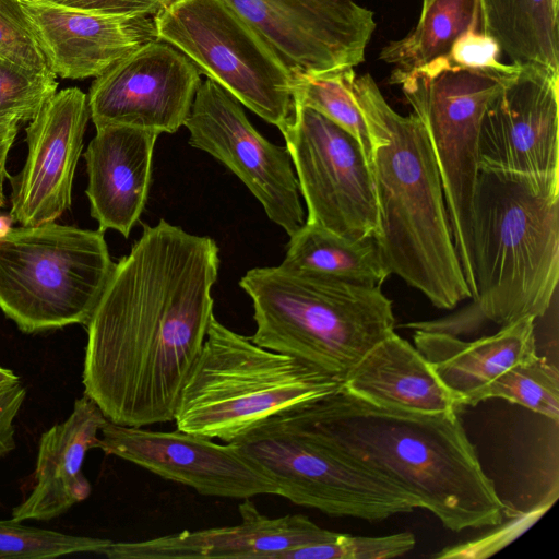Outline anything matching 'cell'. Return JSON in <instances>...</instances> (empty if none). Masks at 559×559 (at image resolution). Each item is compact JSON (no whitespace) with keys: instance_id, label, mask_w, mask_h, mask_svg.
Instances as JSON below:
<instances>
[{"instance_id":"obj_1","label":"cell","mask_w":559,"mask_h":559,"mask_svg":"<svg viewBox=\"0 0 559 559\" xmlns=\"http://www.w3.org/2000/svg\"><path fill=\"white\" fill-rule=\"evenodd\" d=\"M218 247L160 219L115 264L86 326L82 383L109 421L174 420L213 314Z\"/></svg>"},{"instance_id":"obj_2","label":"cell","mask_w":559,"mask_h":559,"mask_svg":"<svg viewBox=\"0 0 559 559\" xmlns=\"http://www.w3.org/2000/svg\"><path fill=\"white\" fill-rule=\"evenodd\" d=\"M285 425L388 478L453 532L498 526L503 503L457 412L374 405L342 388L277 416Z\"/></svg>"},{"instance_id":"obj_3","label":"cell","mask_w":559,"mask_h":559,"mask_svg":"<svg viewBox=\"0 0 559 559\" xmlns=\"http://www.w3.org/2000/svg\"><path fill=\"white\" fill-rule=\"evenodd\" d=\"M353 92L370 143L369 166L379 214L374 240L391 274L437 308L472 298L448 219L439 169L427 132L414 114L402 116L369 73Z\"/></svg>"},{"instance_id":"obj_4","label":"cell","mask_w":559,"mask_h":559,"mask_svg":"<svg viewBox=\"0 0 559 559\" xmlns=\"http://www.w3.org/2000/svg\"><path fill=\"white\" fill-rule=\"evenodd\" d=\"M471 251L476 295L463 310L405 324L455 336L485 322L504 326L542 318L557 297L559 192L479 169L472 202Z\"/></svg>"},{"instance_id":"obj_5","label":"cell","mask_w":559,"mask_h":559,"mask_svg":"<svg viewBox=\"0 0 559 559\" xmlns=\"http://www.w3.org/2000/svg\"><path fill=\"white\" fill-rule=\"evenodd\" d=\"M253 305L250 340L343 382L395 328L392 300L365 286L283 265L249 270L239 281Z\"/></svg>"},{"instance_id":"obj_6","label":"cell","mask_w":559,"mask_h":559,"mask_svg":"<svg viewBox=\"0 0 559 559\" xmlns=\"http://www.w3.org/2000/svg\"><path fill=\"white\" fill-rule=\"evenodd\" d=\"M341 384L309 364L257 345L213 317L174 420L178 430L230 442Z\"/></svg>"},{"instance_id":"obj_7","label":"cell","mask_w":559,"mask_h":559,"mask_svg":"<svg viewBox=\"0 0 559 559\" xmlns=\"http://www.w3.org/2000/svg\"><path fill=\"white\" fill-rule=\"evenodd\" d=\"M115 264L99 229L20 225L0 238V310L27 334L86 325Z\"/></svg>"},{"instance_id":"obj_8","label":"cell","mask_w":559,"mask_h":559,"mask_svg":"<svg viewBox=\"0 0 559 559\" xmlns=\"http://www.w3.org/2000/svg\"><path fill=\"white\" fill-rule=\"evenodd\" d=\"M519 69H451L431 74L393 69L389 81L400 85L425 127L441 178L454 247L472 299L476 295L471 219L479 174V130L487 106Z\"/></svg>"},{"instance_id":"obj_9","label":"cell","mask_w":559,"mask_h":559,"mask_svg":"<svg viewBox=\"0 0 559 559\" xmlns=\"http://www.w3.org/2000/svg\"><path fill=\"white\" fill-rule=\"evenodd\" d=\"M158 39L201 74L283 129L294 102L292 73L265 39L225 0H174L154 16Z\"/></svg>"},{"instance_id":"obj_10","label":"cell","mask_w":559,"mask_h":559,"mask_svg":"<svg viewBox=\"0 0 559 559\" xmlns=\"http://www.w3.org/2000/svg\"><path fill=\"white\" fill-rule=\"evenodd\" d=\"M295 504L332 516L379 521L412 512L408 493L356 461L266 419L230 441Z\"/></svg>"},{"instance_id":"obj_11","label":"cell","mask_w":559,"mask_h":559,"mask_svg":"<svg viewBox=\"0 0 559 559\" xmlns=\"http://www.w3.org/2000/svg\"><path fill=\"white\" fill-rule=\"evenodd\" d=\"M281 132L307 205L306 223L353 239L374 238L378 204L369 160L358 141L297 103Z\"/></svg>"},{"instance_id":"obj_12","label":"cell","mask_w":559,"mask_h":559,"mask_svg":"<svg viewBox=\"0 0 559 559\" xmlns=\"http://www.w3.org/2000/svg\"><path fill=\"white\" fill-rule=\"evenodd\" d=\"M559 72L523 66L487 106L479 130V169L559 192Z\"/></svg>"},{"instance_id":"obj_13","label":"cell","mask_w":559,"mask_h":559,"mask_svg":"<svg viewBox=\"0 0 559 559\" xmlns=\"http://www.w3.org/2000/svg\"><path fill=\"white\" fill-rule=\"evenodd\" d=\"M185 127L190 133L189 144L234 173L289 237L305 224L287 148L263 138L235 96L206 79L195 93Z\"/></svg>"},{"instance_id":"obj_14","label":"cell","mask_w":559,"mask_h":559,"mask_svg":"<svg viewBox=\"0 0 559 559\" xmlns=\"http://www.w3.org/2000/svg\"><path fill=\"white\" fill-rule=\"evenodd\" d=\"M274 49L292 78L365 61L374 14L355 0H225Z\"/></svg>"},{"instance_id":"obj_15","label":"cell","mask_w":559,"mask_h":559,"mask_svg":"<svg viewBox=\"0 0 559 559\" xmlns=\"http://www.w3.org/2000/svg\"><path fill=\"white\" fill-rule=\"evenodd\" d=\"M201 83L186 55L156 39L95 78L87 95L90 117L95 128L124 124L174 133L185 126Z\"/></svg>"},{"instance_id":"obj_16","label":"cell","mask_w":559,"mask_h":559,"mask_svg":"<svg viewBox=\"0 0 559 559\" xmlns=\"http://www.w3.org/2000/svg\"><path fill=\"white\" fill-rule=\"evenodd\" d=\"M96 448L201 495L249 499L277 487L231 442L217 444L181 430L154 431L107 420Z\"/></svg>"},{"instance_id":"obj_17","label":"cell","mask_w":559,"mask_h":559,"mask_svg":"<svg viewBox=\"0 0 559 559\" xmlns=\"http://www.w3.org/2000/svg\"><path fill=\"white\" fill-rule=\"evenodd\" d=\"M90 118L87 95L69 87L57 92L29 121L25 164L16 175H8L14 222L21 226L55 222L71 206Z\"/></svg>"},{"instance_id":"obj_18","label":"cell","mask_w":559,"mask_h":559,"mask_svg":"<svg viewBox=\"0 0 559 559\" xmlns=\"http://www.w3.org/2000/svg\"><path fill=\"white\" fill-rule=\"evenodd\" d=\"M21 5L48 67L63 79L96 78L158 39L152 16L94 13L49 0Z\"/></svg>"},{"instance_id":"obj_19","label":"cell","mask_w":559,"mask_h":559,"mask_svg":"<svg viewBox=\"0 0 559 559\" xmlns=\"http://www.w3.org/2000/svg\"><path fill=\"white\" fill-rule=\"evenodd\" d=\"M233 526L182 531L142 542H111L100 551L110 559H278L287 550L326 543L340 533L320 527L302 514L269 518L254 503L239 504Z\"/></svg>"},{"instance_id":"obj_20","label":"cell","mask_w":559,"mask_h":559,"mask_svg":"<svg viewBox=\"0 0 559 559\" xmlns=\"http://www.w3.org/2000/svg\"><path fill=\"white\" fill-rule=\"evenodd\" d=\"M154 130L107 124L96 128L84 159L86 195L98 229H115L128 238L142 214L152 177Z\"/></svg>"},{"instance_id":"obj_21","label":"cell","mask_w":559,"mask_h":559,"mask_svg":"<svg viewBox=\"0 0 559 559\" xmlns=\"http://www.w3.org/2000/svg\"><path fill=\"white\" fill-rule=\"evenodd\" d=\"M107 418L88 396L75 400L69 417L45 431L38 443L34 486L12 510V519L49 521L84 501L91 485L82 472L85 455L96 448Z\"/></svg>"},{"instance_id":"obj_22","label":"cell","mask_w":559,"mask_h":559,"mask_svg":"<svg viewBox=\"0 0 559 559\" xmlns=\"http://www.w3.org/2000/svg\"><path fill=\"white\" fill-rule=\"evenodd\" d=\"M342 388L374 405L413 413L457 412L462 406L428 359L395 332L354 366Z\"/></svg>"},{"instance_id":"obj_23","label":"cell","mask_w":559,"mask_h":559,"mask_svg":"<svg viewBox=\"0 0 559 559\" xmlns=\"http://www.w3.org/2000/svg\"><path fill=\"white\" fill-rule=\"evenodd\" d=\"M414 346L444 384L465 401L509 368L537 356L535 319L501 326L492 335L466 342L447 332L414 330Z\"/></svg>"},{"instance_id":"obj_24","label":"cell","mask_w":559,"mask_h":559,"mask_svg":"<svg viewBox=\"0 0 559 559\" xmlns=\"http://www.w3.org/2000/svg\"><path fill=\"white\" fill-rule=\"evenodd\" d=\"M481 31L519 67L559 72V5L552 0H479Z\"/></svg>"},{"instance_id":"obj_25","label":"cell","mask_w":559,"mask_h":559,"mask_svg":"<svg viewBox=\"0 0 559 559\" xmlns=\"http://www.w3.org/2000/svg\"><path fill=\"white\" fill-rule=\"evenodd\" d=\"M281 265L365 286H382L391 275L373 237L353 239L306 222Z\"/></svg>"},{"instance_id":"obj_26","label":"cell","mask_w":559,"mask_h":559,"mask_svg":"<svg viewBox=\"0 0 559 559\" xmlns=\"http://www.w3.org/2000/svg\"><path fill=\"white\" fill-rule=\"evenodd\" d=\"M473 27L481 28L479 0H423L417 24L385 45L379 59L396 70H416L445 56Z\"/></svg>"},{"instance_id":"obj_27","label":"cell","mask_w":559,"mask_h":559,"mask_svg":"<svg viewBox=\"0 0 559 559\" xmlns=\"http://www.w3.org/2000/svg\"><path fill=\"white\" fill-rule=\"evenodd\" d=\"M354 69L293 76V102L310 107L352 134L368 160L371 143L364 115L353 92Z\"/></svg>"},{"instance_id":"obj_28","label":"cell","mask_w":559,"mask_h":559,"mask_svg":"<svg viewBox=\"0 0 559 559\" xmlns=\"http://www.w3.org/2000/svg\"><path fill=\"white\" fill-rule=\"evenodd\" d=\"M489 399H503L555 421L559 417V374L555 365L538 355L520 362L474 393L464 406Z\"/></svg>"},{"instance_id":"obj_29","label":"cell","mask_w":559,"mask_h":559,"mask_svg":"<svg viewBox=\"0 0 559 559\" xmlns=\"http://www.w3.org/2000/svg\"><path fill=\"white\" fill-rule=\"evenodd\" d=\"M111 540L66 534L26 526L22 522L0 520V559L57 558L78 552H96Z\"/></svg>"},{"instance_id":"obj_30","label":"cell","mask_w":559,"mask_h":559,"mask_svg":"<svg viewBox=\"0 0 559 559\" xmlns=\"http://www.w3.org/2000/svg\"><path fill=\"white\" fill-rule=\"evenodd\" d=\"M57 75L0 58V119L31 121L57 93Z\"/></svg>"},{"instance_id":"obj_31","label":"cell","mask_w":559,"mask_h":559,"mask_svg":"<svg viewBox=\"0 0 559 559\" xmlns=\"http://www.w3.org/2000/svg\"><path fill=\"white\" fill-rule=\"evenodd\" d=\"M415 545V536L409 532L385 536H353L340 533L330 542L287 550L278 559H389L409 552Z\"/></svg>"},{"instance_id":"obj_32","label":"cell","mask_w":559,"mask_h":559,"mask_svg":"<svg viewBox=\"0 0 559 559\" xmlns=\"http://www.w3.org/2000/svg\"><path fill=\"white\" fill-rule=\"evenodd\" d=\"M0 58L34 71L50 69L19 0H0Z\"/></svg>"},{"instance_id":"obj_33","label":"cell","mask_w":559,"mask_h":559,"mask_svg":"<svg viewBox=\"0 0 559 559\" xmlns=\"http://www.w3.org/2000/svg\"><path fill=\"white\" fill-rule=\"evenodd\" d=\"M500 56L498 43L480 27H473L453 43L445 56L415 71L425 74L451 69L504 71L514 66L501 62Z\"/></svg>"},{"instance_id":"obj_34","label":"cell","mask_w":559,"mask_h":559,"mask_svg":"<svg viewBox=\"0 0 559 559\" xmlns=\"http://www.w3.org/2000/svg\"><path fill=\"white\" fill-rule=\"evenodd\" d=\"M88 12L154 17L174 0H49Z\"/></svg>"},{"instance_id":"obj_35","label":"cell","mask_w":559,"mask_h":559,"mask_svg":"<svg viewBox=\"0 0 559 559\" xmlns=\"http://www.w3.org/2000/svg\"><path fill=\"white\" fill-rule=\"evenodd\" d=\"M25 397L26 388L20 381L0 390V457L16 447L14 420Z\"/></svg>"},{"instance_id":"obj_36","label":"cell","mask_w":559,"mask_h":559,"mask_svg":"<svg viewBox=\"0 0 559 559\" xmlns=\"http://www.w3.org/2000/svg\"><path fill=\"white\" fill-rule=\"evenodd\" d=\"M20 121L14 118L0 119V207L4 203L3 185L8 177L7 159L17 134Z\"/></svg>"},{"instance_id":"obj_37","label":"cell","mask_w":559,"mask_h":559,"mask_svg":"<svg viewBox=\"0 0 559 559\" xmlns=\"http://www.w3.org/2000/svg\"><path fill=\"white\" fill-rule=\"evenodd\" d=\"M19 381V377L11 369L0 367V390Z\"/></svg>"},{"instance_id":"obj_38","label":"cell","mask_w":559,"mask_h":559,"mask_svg":"<svg viewBox=\"0 0 559 559\" xmlns=\"http://www.w3.org/2000/svg\"><path fill=\"white\" fill-rule=\"evenodd\" d=\"M13 218L11 215H0V238L4 237L11 229Z\"/></svg>"},{"instance_id":"obj_39","label":"cell","mask_w":559,"mask_h":559,"mask_svg":"<svg viewBox=\"0 0 559 559\" xmlns=\"http://www.w3.org/2000/svg\"><path fill=\"white\" fill-rule=\"evenodd\" d=\"M21 2H34V1H41V0H19Z\"/></svg>"},{"instance_id":"obj_40","label":"cell","mask_w":559,"mask_h":559,"mask_svg":"<svg viewBox=\"0 0 559 559\" xmlns=\"http://www.w3.org/2000/svg\"><path fill=\"white\" fill-rule=\"evenodd\" d=\"M555 4L559 5V0H552Z\"/></svg>"}]
</instances>
